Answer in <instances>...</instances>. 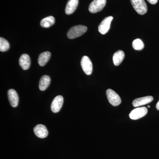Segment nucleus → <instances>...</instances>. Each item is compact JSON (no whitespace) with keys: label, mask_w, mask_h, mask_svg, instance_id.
Listing matches in <instances>:
<instances>
[{"label":"nucleus","mask_w":159,"mask_h":159,"mask_svg":"<svg viewBox=\"0 0 159 159\" xmlns=\"http://www.w3.org/2000/svg\"><path fill=\"white\" fill-rule=\"evenodd\" d=\"M55 19L53 16H49L43 19L40 22V25L44 28H48L54 25Z\"/></svg>","instance_id":"f3484780"},{"label":"nucleus","mask_w":159,"mask_h":159,"mask_svg":"<svg viewBox=\"0 0 159 159\" xmlns=\"http://www.w3.org/2000/svg\"><path fill=\"white\" fill-rule=\"evenodd\" d=\"M34 132L35 135L41 139L45 138L48 135V129L46 126L42 124L36 125L34 128Z\"/></svg>","instance_id":"1a4fd4ad"},{"label":"nucleus","mask_w":159,"mask_h":159,"mask_svg":"<svg viewBox=\"0 0 159 159\" xmlns=\"http://www.w3.org/2000/svg\"><path fill=\"white\" fill-rule=\"evenodd\" d=\"M133 48L137 51H141L144 48V44L142 40L137 39L133 42Z\"/></svg>","instance_id":"a211bd4d"},{"label":"nucleus","mask_w":159,"mask_h":159,"mask_svg":"<svg viewBox=\"0 0 159 159\" xmlns=\"http://www.w3.org/2000/svg\"><path fill=\"white\" fill-rule=\"evenodd\" d=\"M106 2L107 0H94L90 4L89 11L92 13L99 12L104 8Z\"/></svg>","instance_id":"7ed1b4c3"},{"label":"nucleus","mask_w":159,"mask_h":159,"mask_svg":"<svg viewBox=\"0 0 159 159\" xmlns=\"http://www.w3.org/2000/svg\"><path fill=\"white\" fill-rule=\"evenodd\" d=\"M125 57V54L123 51H119L114 54L113 57L114 64L116 66H119L123 61Z\"/></svg>","instance_id":"dca6fc26"},{"label":"nucleus","mask_w":159,"mask_h":159,"mask_svg":"<svg viewBox=\"0 0 159 159\" xmlns=\"http://www.w3.org/2000/svg\"><path fill=\"white\" fill-rule=\"evenodd\" d=\"M156 108L158 110H159V101L157 103L156 105Z\"/></svg>","instance_id":"412c9836"},{"label":"nucleus","mask_w":159,"mask_h":159,"mask_svg":"<svg viewBox=\"0 0 159 159\" xmlns=\"http://www.w3.org/2000/svg\"><path fill=\"white\" fill-rule=\"evenodd\" d=\"M9 48V44L7 40L3 38H0V51L5 52L8 51Z\"/></svg>","instance_id":"6ab92c4d"},{"label":"nucleus","mask_w":159,"mask_h":159,"mask_svg":"<svg viewBox=\"0 0 159 159\" xmlns=\"http://www.w3.org/2000/svg\"><path fill=\"white\" fill-rule=\"evenodd\" d=\"M87 29L86 26L81 25L74 26L69 30L67 35L70 39H74L81 36L86 32Z\"/></svg>","instance_id":"f257e3e1"},{"label":"nucleus","mask_w":159,"mask_h":159,"mask_svg":"<svg viewBox=\"0 0 159 159\" xmlns=\"http://www.w3.org/2000/svg\"><path fill=\"white\" fill-rule=\"evenodd\" d=\"M78 5V0H69L65 9L66 14H72L77 9Z\"/></svg>","instance_id":"ddd939ff"},{"label":"nucleus","mask_w":159,"mask_h":159,"mask_svg":"<svg viewBox=\"0 0 159 159\" xmlns=\"http://www.w3.org/2000/svg\"><path fill=\"white\" fill-rule=\"evenodd\" d=\"M19 64L23 70H27L29 68L31 65V60L29 55L27 54H23L19 59Z\"/></svg>","instance_id":"f8f14e48"},{"label":"nucleus","mask_w":159,"mask_h":159,"mask_svg":"<svg viewBox=\"0 0 159 159\" xmlns=\"http://www.w3.org/2000/svg\"><path fill=\"white\" fill-rule=\"evenodd\" d=\"M63 101V97L60 95L55 97L51 105V109L52 112L55 113L58 112L62 107Z\"/></svg>","instance_id":"6e6552de"},{"label":"nucleus","mask_w":159,"mask_h":159,"mask_svg":"<svg viewBox=\"0 0 159 159\" xmlns=\"http://www.w3.org/2000/svg\"><path fill=\"white\" fill-rule=\"evenodd\" d=\"M148 108H150V106H149V105L148 106Z\"/></svg>","instance_id":"4be33fe9"},{"label":"nucleus","mask_w":159,"mask_h":159,"mask_svg":"<svg viewBox=\"0 0 159 159\" xmlns=\"http://www.w3.org/2000/svg\"><path fill=\"white\" fill-rule=\"evenodd\" d=\"M106 95L109 102L114 106H117L121 103V99L116 92L108 89L106 91Z\"/></svg>","instance_id":"20e7f679"},{"label":"nucleus","mask_w":159,"mask_h":159,"mask_svg":"<svg viewBox=\"0 0 159 159\" xmlns=\"http://www.w3.org/2000/svg\"><path fill=\"white\" fill-rule=\"evenodd\" d=\"M153 100V97L152 96H147L134 99L133 102V105L134 107L141 106L145 105L152 102Z\"/></svg>","instance_id":"9b49d317"},{"label":"nucleus","mask_w":159,"mask_h":159,"mask_svg":"<svg viewBox=\"0 0 159 159\" xmlns=\"http://www.w3.org/2000/svg\"><path fill=\"white\" fill-rule=\"evenodd\" d=\"M147 113L148 110L146 107H138L131 111L129 116V118L133 120H137L145 116Z\"/></svg>","instance_id":"423d86ee"},{"label":"nucleus","mask_w":159,"mask_h":159,"mask_svg":"<svg viewBox=\"0 0 159 159\" xmlns=\"http://www.w3.org/2000/svg\"><path fill=\"white\" fill-rule=\"evenodd\" d=\"M133 7L139 14L144 15L148 11L145 0H130Z\"/></svg>","instance_id":"f03ea898"},{"label":"nucleus","mask_w":159,"mask_h":159,"mask_svg":"<svg viewBox=\"0 0 159 159\" xmlns=\"http://www.w3.org/2000/svg\"><path fill=\"white\" fill-rule=\"evenodd\" d=\"M51 57V53L49 51L43 52L38 58V63L41 66L45 65Z\"/></svg>","instance_id":"2eb2a0df"},{"label":"nucleus","mask_w":159,"mask_h":159,"mask_svg":"<svg viewBox=\"0 0 159 159\" xmlns=\"http://www.w3.org/2000/svg\"><path fill=\"white\" fill-rule=\"evenodd\" d=\"M8 99L10 104L12 107H16L18 105L19 97L16 91L13 89L8 91Z\"/></svg>","instance_id":"9d476101"},{"label":"nucleus","mask_w":159,"mask_h":159,"mask_svg":"<svg viewBox=\"0 0 159 159\" xmlns=\"http://www.w3.org/2000/svg\"><path fill=\"white\" fill-rule=\"evenodd\" d=\"M147 1L150 4H152V5H155V4H157L158 0H147Z\"/></svg>","instance_id":"aec40b11"},{"label":"nucleus","mask_w":159,"mask_h":159,"mask_svg":"<svg viewBox=\"0 0 159 159\" xmlns=\"http://www.w3.org/2000/svg\"><path fill=\"white\" fill-rule=\"evenodd\" d=\"M81 66L83 70L87 75H91L93 73V64L88 56H84L82 57L81 60Z\"/></svg>","instance_id":"39448f33"},{"label":"nucleus","mask_w":159,"mask_h":159,"mask_svg":"<svg viewBox=\"0 0 159 159\" xmlns=\"http://www.w3.org/2000/svg\"><path fill=\"white\" fill-rule=\"evenodd\" d=\"M113 17L111 16H107L103 20L98 27L99 32L102 34L107 33L110 29L111 24Z\"/></svg>","instance_id":"0eeeda50"},{"label":"nucleus","mask_w":159,"mask_h":159,"mask_svg":"<svg viewBox=\"0 0 159 159\" xmlns=\"http://www.w3.org/2000/svg\"><path fill=\"white\" fill-rule=\"evenodd\" d=\"M51 79L48 75H44L40 80L39 89L41 91H44L48 87L51 83Z\"/></svg>","instance_id":"4468645a"}]
</instances>
